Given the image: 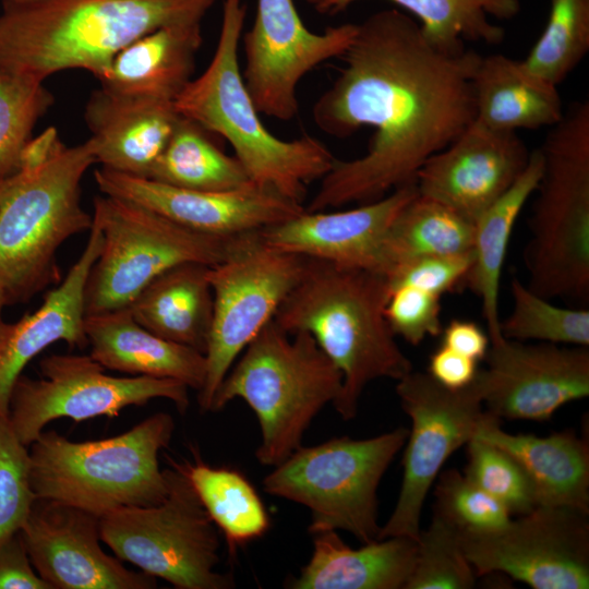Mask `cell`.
<instances>
[{"label":"cell","instance_id":"cell-1","mask_svg":"<svg viewBox=\"0 0 589 589\" xmlns=\"http://www.w3.org/2000/svg\"><path fill=\"white\" fill-rule=\"evenodd\" d=\"M340 58L337 77L312 107L313 121L334 137L362 127L374 133L364 155L335 159L306 212L370 203L414 184L424 163L476 118L472 79L481 56L436 48L398 9L357 24Z\"/></svg>","mask_w":589,"mask_h":589},{"label":"cell","instance_id":"cell-2","mask_svg":"<svg viewBox=\"0 0 589 589\" xmlns=\"http://www.w3.org/2000/svg\"><path fill=\"white\" fill-rule=\"evenodd\" d=\"M94 164L89 137L68 146L49 128L27 146L20 169L0 180V288L8 304L61 281L59 248L93 224L81 181Z\"/></svg>","mask_w":589,"mask_h":589},{"label":"cell","instance_id":"cell-3","mask_svg":"<svg viewBox=\"0 0 589 589\" xmlns=\"http://www.w3.org/2000/svg\"><path fill=\"white\" fill-rule=\"evenodd\" d=\"M389 293L381 273L306 257L302 277L275 313L288 334L310 333L340 371L333 405L342 420L357 416L369 383L399 381L412 371L385 315Z\"/></svg>","mask_w":589,"mask_h":589},{"label":"cell","instance_id":"cell-4","mask_svg":"<svg viewBox=\"0 0 589 589\" xmlns=\"http://www.w3.org/2000/svg\"><path fill=\"white\" fill-rule=\"evenodd\" d=\"M216 0H3L0 70L44 82L64 70L98 77L115 56L167 24L202 19Z\"/></svg>","mask_w":589,"mask_h":589},{"label":"cell","instance_id":"cell-5","mask_svg":"<svg viewBox=\"0 0 589 589\" xmlns=\"http://www.w3.org/2000/svg\"><path fill=\"white\" fill-rule=\"evenodd\" d=\"M245 13L242 0L223 1L213 58L205 71L177 96L175 107L179 115L224 137L254 184L302 205L308 184L322 179L336 158L311 135L285 141L263 124L238 61Z\"/></svg>","mask_w":589,"mask_h":589},{"label":"cell","instance_id":"cell-6","mask_svg":"<svg viewBox=\"0 0 589 589\" xmlns=\"http://www.w3.org/2000/svg\"><path fill=\"white\" fill-rule=\"evenodd\" d=\"M218 387L209 411L236 398L254 411L257 461L275 467L302 445L316 414L338 397L342 375L308 332L288 334L274 318L250 341Z\"/></svg>","mask_w":589,"mask_h":589},{"label":"cell","instance_id":"cell-7","mask_svg":"<svg viewBox=\"0 0 589 589\" xmlns=\"http://www.w3.org/2000/svg\"><path fill=\"white\" fill-rule=\"evenodd\" d=\"M173 431L175 420L166 412L97 441L73 442L44 430L28 446L32 490L37 498L99 518L120 507L156 505L168 491L158 455L170 444Z\"/></svg>","mask_w":589,"mask_h":589},{"label":"cell","instance_id":"cell-8","mask_svg":"<svg viewBox=\"0 0 589 589\" xmlns=\"http://www.w3.org/2000/svg\"><path fill=\"white\" fill-rule=\"evenodd\" d=\"M524 251L526 286L551 299L589 298V103L550 128Z\"/></svg>","mask_w":589,"mask_h":589},{"label":"cell","instance_id":"cell-9","mask_svg":"<svg viewBox=\"0 0 589 589\" xmlns=\"http://www.w3.org/2000/svg\"><path fill=\"white\" fill-rule=\"evenodd\" d=\"M408 429L364 440L333 437L301 445L263 480L267 494L305 506L308 531L345 530L362 543L378 539L377 489Z\"/></svg>","mask_w":589,"mask_h":589},{"label":"cell","instance_id":"cell-10","mask_svg":"<svg viewBox=\"0 0 589 589\" xmlns=\"http://www.w3.org/2000/svg\"><path fill=\"white\" fill-rule=\"evenodd\" d=\"M168 491L156 505L117 508L99 518L100 540L115 555L177 589H230L219 563L218 529L200 501L184 464L165 469Z\"/></svg>","mask_w":589,"mask_h":589},{"label":"cell","instance_id":"cell-11","mask_svg":"<svg viewBox=\"0 0 589 589\" xmlns=\"http://www.w3.org/2000/svg\"><path fill=\"white\" fill-rule=\"evenodd\" d=\"M92 216L103 247L86 279L85 315L128 308L147 284L178 264L221 262L237 237L199 232L105 194L94 199Z\"/></svg>","mask_w":589,"mask_h":589},{"label":"cell","instance_id":"cell-12","mask_svg":"<svg viewBox=\"0 0 589 589\" xmlns=\"http://www.w3.org/2000/svg\"><path fill=\"white\" fill-rule=\"evenodd\" d=\"M260 231L237 236L227 256L208 268L213 320L197 396L205 412L236 359L274 318L305 268L306 257L269 245Z\"/></svg>","mask_w":589,"mask_h":589},{"label":"cell","instance_id":"cell-13","mask_svg":"<svg viewBox=\"0 0 589 589\" xmlns=\"http://www.w3.org/2000/svg\"><path fill=\"white\" fill-rule=\"evenodd\" d=\"M41 378L21 375L9 402V422L20 442L28 447L57 419L75 422L105 416L117 418L128 406H144L166 398L184 413L189 387L171 378L112 376L91 356L50 354L39 361Z\"/></svg>","mask_w":589,"mask_h":589},{"label":"cell","instance_id":"cell-14","mask_svg":"<svg viewBox=\"0 0 589 589\" xmlns=\"http://www.w3.org/2000/svg\"><path fill=\"white\" fill-rule=\"evenodd\" d=\"M396 394L411 428L405 443L399 495L378 539L417 540L430 489L448 457L474 436L485 411L474 380L466 387L452 389L428 372L411 371L397 381Z\"/></svg>","mask_w":589,"mask_h":589},{"label":"cell","instance_id":"cell-15","mask_svg":"<svg viewBox=\"0 0 589 589\" xmlns=\"http://www.w3.org/2000/svg\"><path fill=\"white\" fill-rule=\"evenodd\" d=\"M588 513L538 505L491 530L460 531L477 576L502 573L533 589L589 587Z\"/></svg>","mask_w":589,"mask_h":589},{"label":"cell","instance_id":"cell-16","mask_svg":"<svg viewBox=\"0 0 589 589\" xmlns=\"http://www.w3.org/2000/svg\"><path fill=\"white\" fill-rule=\"evenodd\" d=\"M357 24L310 31L293 0H256L255 17L243 35V81L260 113L289 121L297 116V88L316 65L341 57L353 40Z\"/></svg>","mask_w":589,"mask_h":589},{"label":"cell","instance_id":"cell-17","mask_svg":"<svg viewBox=\"0 0 589 589\" xmlns=\"http://www.w3.org/2000/svg\"><path fill=\"white\" fill-rule=\"evenodd\" d=\"M486 368L474 383L494 417L545 421L564 405L589 395V350L502 338L490 342Z\"/></svg>","mask_w":589,"mask_h":589},{"label":"cell","instance_id":"cell-18","mask_svg":"<svg viewBox=\"0 0 589 589\" xmlns=\"http://www.w3.org/2000/svg\"><path fill=\"white\" fill-rule=\"evenodd\" d=\"M37 574L52 589H152L156 578L128 569L100 546L99 517L36 498L20 530Z\"/></svg>","mask_w":589,"mask_h":589},{"label":"cell","instance_id":"cell-19","mask_svg":"<svg viewBox=\"0 0 589 589\" xmlns=\"http://www.w3.org/2000/svg\"><path fill=\"white\" fill-rule=\"evenodd\" d=\"M99 191L136 203L189 229L232 237L260 231L304 211L277 192L254 183L233 191H197L107 168L96 169Z\"/></svg>","mask_w":589,"mask_h":589},{"label":"cell","instance_id":"cell-20","mask_svg":"<svg viewBox=\"0 0 589 589\" xmlns=\"http://www.w3.org/2000/svg\"><path fill=\"white\" fill-rule=\"evenodd\" d=\"M530 153L516 132L476 119L416 175L418 194L443 203L473 224L525 170Z\"/></svg>","mask_w":589,"mask_h":589},{"label":"cell","instance_id":"cell-21","mask_svg":"<svg viewBox=\"0 0 589 589\" xmlns=\"http://www.w3.org/2000/svg\"><path fill=\"white\" fill-rule=\"evenodd\" d=\"M416 194V184H408L351 209H304L260 232L269 245L281 251L383 274L386 235L399 211Z\"/></svg>","mask_w":589,"mask_h":589},{"label":"cell","instance_id":"cell-22","mask_svg":"<svg viewBox=\"0 0 589 589\" xmlns=\"http://www.w3.org/2000/svg\"><path fill=\"white\" fill-rule=\"evenodd\" d=\"M103 247V233L92 224L87 243L67 276L45 296L41 305L11 324L0 341V417L9 416L12 388L27 363L57 341L85 348L84 288Z\"/></svg>","mask_w":589,"mask_h":589},{"label":"cell","instance_id":"cell-23","mask_svg":"<svg viewBox=\"0 0 589 589\" xmlns=\"http://www.w3.org/2000/svg\"><path fill=\"white\" fill-rule=\"evenodd\" d=\"M180 118L175 101L92 93L84 119L101 167L140 178L149 175Z\"/></svg>","mask_w":589,"mask_h":589},{"label":"cell","instance_id":"cell-24","mask_svg":"<svg viewBox=\"0 0 589 589\" xmlns=\"http://www.w3.org/2000/svg\"><path fill=\"white\" fill-rule=\"evenodd\" d=\"M202 19L160 26L121 49L97 77L115 95L175 101L192 80Z\"/></svg>","mask_w":589,"mask_h":589},{"label":"cell","instance_id":"cell-25","mask_svg":"<svg viewBox=\"0 0 589 589\" xmlns=\"http://www.w3.org/2000/svg\"><path fill=\"white\" fill-rule=\"evenodd\" d=\"M84 330L89 356L105 369L171 378L197 392L204 385L205 356L153 334L135 321L129 306L85 315Z\"/></svg>","mask_w":589,"mask_h":589},{"label":"cell","instance_id":"cell-26","mask_svg":"<svg viewBox=\"0 0 589 589\" xmlns=\"http://www.w3.org/2000/svg\"><path fill=\"white\" fill-rule=\"evenodd\" d=\"M512 457L527 473L538 505L565 506L589 514V444L573 431L548 436L513 434L485 410L474 434Z\"/></svg>","mask_w":589,"mask_h":589},{"label":"cell","instance_id":"cell-27","mask_svg":"<svg viewBox=\"0 0 589 589\" xmlns=\"http://www.w3.org/2000/svg\"><path fill=\"white\" fill-rule=\"evenodd\" d=\"M313 536L309 562L292 589H404L412 572L417 540L389 537L353 549L336 530Z\"/></svg>","mask_w":589,"mask_h":589},{"label":"cell","instance_id":"cell-28","mask_svg":"<svg viewBox=\"0 0 589 589\" xmlns=\"http://www.w3.org/2000/svg\"><path fill=\"white\" fill-rule=\"evenodd\" d=\"M472 88L474 119L496 131L551 128L564 115L557 86L503 53L481 56Z\"/></svg>","mask_w":589,"mask_h":589},{"label":"cell","instance_id":"cell-29","mask_svg":"<svg viewBox=\"0 0 589 589\" xmlns=\"http://www.w3.org/2000/svg\"><path fill=\"white\" fill-rule=\"evenodd\" d=\"M208 265L182 263L147 284L129 305L153 334L205 354L213 320Z\"/></svg>","mask_w":589,"mask_h":589},{"label":"cell","instance_id":"cell-30","mask_svg":"<svg viewBox=\"0 0 589 589\" xmlns=\"http://www.w3.org/2000/svg\"><path fill=\"white\" fill-rule=\"evenodd\" d=\"M542 166V154L537 148L514 184L474 223L473 264L467 284L481 300L490 342L503 338L498 316L503 264L516 219L537 189Z\"/></svg>","mask_w":589,"mask_h":589},{"label":"cell","instance_id":"cell-31","mask_svg":"<svg viewBox=\"0 0 589 589\" xmlns=\"http://www.w3.org/2000/svg\"><path fill=\"white\" fill-rule=\"evenodd\" d=\"M360 0H325L320 13L336 14ZM416 16L425 39L454 51L464 43L498 44L505 29L493 20H508L520 10L519 0H387Z\"/></svg>","mask_w":589,"mask_h":589},{"label":"cell","instance_id":"cell-32","mask_svg":"<svg viewBox=\"0 0 589 589\" xmlns=\"http://www.w3.org/2000/svg\"><path fill=\"white\" fill-rule=\"evenodd\" d=\"M473 239L472 221L417 192L389 227L383 247L382 273L388 277L418 257L471 252Z\"/></svg>","mask_w":589,"mask_h":589},{"label":"cell","instance_id":"cell-33","mask_svg":"<svg viewBox=\"0 0 589 589\" xmlns=\"http://www.w3.org/2000/svg\"><path fill=\"white\" fill-rule=\"evenodd\" d=\"M206 132L180 115L148 179L177 188L214 192L233 191L252 184L241 163L225 154Z\"/></svg>","mask_w":589,"mask_h":589},{"label":"cell","instance_id":"cell-34","mask_svg":"<svg viewBox=\"0 0 589 589\" xmlns=\"http://www.w3.org/2000/svg\"><path fill=\"white\" fill-rule=\"evenodd\" d=\"M187 474L207 514L221 530L233 554L238 545L260 538L269 517L254 486L237 470L214 468L195 457L184 462Z\"/></svg>","mask_w":589,"mask_h":589},{"label":"cell","instance_id":"cell-35","mask_svg":"<svg viewBox=\"0 0 589 589\" xmlns=\"http://www.w3.org/2000/svg\"><path fill=\"white\" fill-rule=\"evenodd\" d=\"M589 50V0H551L546 25L524 61L558 86Z\"/></svg>","mask_w":589,"mask_h":589},{"label":"cell","instance_id":"cell-36","mask_svg":"<svg viewBox=\"0 0 589 589\" xmlns=\"http://www.w3.org/2000/svg\"><path fill=\"white\" fill-rule=\"evenodd\" d=\"M513 309L500 322L506 339L539 340L568 346H589V311L552 304L532 292L518 278L510 281Z\"/></svg>","mask_w":589,"mask_h":589},{"label":"cell","instance_id":"cell-37","mask_svg":"<svg viewBox=\"0 0 589 589\" xmlns=\"http://www.w3.org/2000/svg\"><path fill=\"white\" fill-rule=\"evenodd\" d=\"M52 101L44 82L0 70V180L20 169L32 132Z\"/></svg>","mask_w":589,"mask_h":589},{"label":"cell","instance_id":"cell-38","mask_svg":"<svg viewBox=\"0 0 589 589\" xmlns=\"http://www.w3.org/2000/svg\"><path fill=\"white\" fill-rule=\"evenodd\" d=\"M476 578L460 530L434 513L430 526L420 530L412 572L404 589H470Z\"/></svg>","mask_w":589,"mask_h":589},{"label":"cell","instance_id":"cell-39","mask_svg":"<svg viewBox=\"0 0 589 589\" xmlns=\"http://www.w3.org/2000/svg\"><path fill=\"white\" fill-rule=\"evenodd\" d=\"M467 446L464 471L467 478L502 503L510 514L524 515L538 506L533 486L514 457L476 436Z\"/></svg>","mask_w":589,"mask_h":589},{"label":"cell","instance_id":"cell-40","mask_svg":"<svg viewBox=\"0 0 589 589\" xmlns=\"http://www.w3.org/2000/svg\"><path fill=\"white\" fill-rule=\"evenodd\" d=\"M437 477L434 513L460 531L491 530L510 520L509 510L464 472L447 469Z\"/></svg>","mask_w":589,"mask_h":589},{"label":"cell","instance_id":"cell-41","mask_svg":"<svg viewBox=\"0 0 589 589\" xmlns=\"http://www.w3.org/2000/svg\"><path fill=\"white\" fill-rule=\"evenodd\" d=\"M29 481L28 447L0 417V546L17 533L36 501Z\"/></svg>","mask_w":589,"mask_h":589},{"label":"cell","instance_id":"cell-42","mask_svg":"<svg viewBox=\"0 0 589 589\" xmlns=\"http://www.w3.org/2000/svg\"><path fill=\"white\" fill-rule=\"evenodd\" d=\"M441 297L410 286L390 290L385 308L387 322L396 336L412 346L442 332Z\"/></svg>","mask_w":589,"mask_h":589},{"label":"cell","instance_id":"cell-43","mask_svg":"<svg viewBox=\"0 0 589 589\" xmlns=\"http://www.w3.org/2000/svg\"><path fill=\"white\" fill-rule=\"evenodd\" d=\"M472 264V251L418 257L398 267L387 277L389 289L410 286L441 297L467 283Z\"/></svg>","mask_w":589,"mask_h":589},{"label":"cell","instance_id":"cell-44","mask_svg":"<svg viewBox=\"0 0 589 589\" xmlns=\"http://www.w3.org/2000/svg\"><path fill=\"white\" fill-rule=\"evenodd\" d=\"M0 589H52L33 567L20 531L0 546Z\"/></svg>","mask_w":589,"mask_h":589},{"label":"cell","instance_id":"cell-45","mask_svg":"<svg viewBox=\"0 0 589 589\" xmlns=\"http://www.w3.org/2000/svg\"><path fill=\"white\" fill-rule=\"evenodd\" d=\"M477 372L476 360L443 345L429 359L428 373L447 388L459 389L468 386L474 380Z\"/></svg>","mask_w":589,"mask_h":589},{"label":"cell","instance_id":"cell-46","mask_svg":"<svg viewBox=\"0 0 589 589\" xmlns=\"http://www.w3.org/2000/svg\"><path fill=\"white\" fill-rule=\"evenodd\" d=\"M441 333V345L477 362L484 359L490 348L489 335L472 321L454 318Z\"/></svg>","mask_w":589,"mask_h":589},{"label":"cell","instance_id":"cell-47","mask_svg":"<svg viewBox=\"0 0 589 589\" xmlns=\"http://www.w3.org/2000/svg\"><path fill=\"white\" fill-rule=\"evenodd\" d=\"M7 299H5V296L2 291V289L0 288V341L1 339L5 336V334L8 333L11 324L10 323H7L4 322L3 317H2V311H3V308L7 305Z\"/></svg>","mask_w":589,"mask_h":589},{"label":"cell","instance_id":"cell-48","mask_svg":"<svg viewBox=\"0 0 589 589\" xmlns=\"http://www.w3.org/2000/svg\"><path fill=\"white\" fill-rule=\"evenodd\" d=\"M304 1H306L309 4L315 7L316 10H318V8L325 2V0H304Z\"/></svg>","mask_w":589,"mask_h":589}]
</instances>
